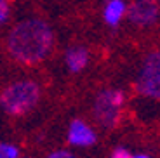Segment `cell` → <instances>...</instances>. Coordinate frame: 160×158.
Returning a JSON list of instances; mask_svg holds the SVG:
<instances>
[{
	"label": "cell",
	"mask_w": 160,
	"mask_h": 158,
	"mask_svg": "<svg viewBox=\"0 0 160 158\" xmlns=\"http://www.w3.org/2000/svg\"><path fill=\"white\" fill-rule=\"evenodd\" d=\"M54 33L42 19H24L11 30L7 51L14 61L26 66L44 61L52 51Z\"/></svg>",
	"instance_id": "obj_1"
},
{
	"label": "cell",
	"mask_w": 160,
	"mask_h": 158,
	"mask_svg": "<svg viewBox=\"0 0 160 158\" xmlns=\"http://www.w3.org/2000/svg\"><path fill=\"white\" fill-rule=\"evenodd\" d=\"M40 89L32 80L14 82L0 92V104L9 115H24L37 104Z\"/></svg>",
	"instance_id": "obj_2"
},
{
	"label": "cell",
	"mask_w": 160,
	"mask_h": 158,
	"mask_svg": "<svg viewBox=\"0 0 160 158\" xmlns=\"http://www.w3.org/2000/svg\"><path fill=\"white\" fill-rule=\"evenodd\" d=\"M124 101H125V96L122 91H117V89L103 91L96 97V103H94V116H96V120L106 129H113L120 120Z\"/></svg>",
	"instance_id": "obj_3"
},
{
	"label": "cell",
	"mask_w": 160,
	"mask_h": 158,
	"mask_svg": "<svg viewBox=\"0 0 160 158\" xmlns=\"http://www.w3.org/2000/svg\"><path fill=\"white\" fill-rule=\"evenodd\" d=\"M136 87L144 97L160 99V52H150L144 57Z\"/></svg>",
	"instance_id": "obj_4"
},
{
	"label": "cell",
	"mask_w": 160,
	"mask_h": 158,
	"mask_svg": "<svg viewBox=\"0 0 160 158\" xmlns=\"http://www.w3.org/2000/svg\"><path fill=\"white\" fill-rule=\"evenodd\" d=\"M131 23L138 26H150L158 19L160 7L155 0H134L125 11Z\"/></svg>",
	"instance_id": "obj_5"
},
{
	"label": "cell",
	"mask_w": 160,
	"mask_h": 158,
	"mask_svg": "<svg viewBox=\"0 0 160 158\" xmlns=\"http://www.w3.org/2000/svg\"><path fill=\"white\" fill-rule=\"evenodd\" d=\"M68 141L73 146H91L96 142V134L82 120H73L68 131Z\"/></svg>",
	"instance_id": "obj_6"
},
{
	"label": "cell",
	"mask_w": 160,
	"mask_h": 158,
	"mask_svg": "<svg viewBox=\"0 0 160 158\" xmlns=\"http://www.w3.org/2000/svg\"><path fill=\"white\" fill-rule=\"evenodd\" d=\"M125 11H127V5H125L124 0H106L103 9L104 23L110 24V26H117L120 19L125 16Z\"/></svg>",
	"instance_id": "obj_7"
},
{
	"label": "cell",
	"mask_w": 160,
	"mask_h": 158,
	"mask_svg": "<svg viewBox=\"0 0 160 158\" xmlns=\"http://www.w3.org/2000/svg\"><path fill=\"white\" fill-rule=\"evenodd\" d=\"M87 61H89V54L84 47H72L66 52V66L73 73L84 70Z\"/></svg>",
	"instance_id": "obj_8"
},
{
	"label": "cell",
	"mask_w": 160,
	"mask_h": 158,
	"mask_svg": "<svg viewBox=\"0 0 160 158\" xmlns=\"http://www.w3.org/2000/svg\"><path fill=\"white\" fill-rule=\"evenodd\" d=\"M19 151L16 146L11 144H0V158H18Z\"/></svg>",
	"instance_id": "obj_9"
},
{
	"label": "cell",
	"mask_w": 160,
	"mask_h": 158,
	"mask_svg": "<svg viewBox=\"0 0 160 158\" xmlns=\"http://www.w3.org/2000/svg\"><path fill=\"white\" fill-rule=\"evenodd\" d=\"M9 12H11V7H9L7 0H0V24H4L9 17Z\"/></svg>",
	"instance_id": "obj_10"
},
{
	"label": "cell",
	"mask_w": 160,
	"mask_h": 158,
	"mask_svg": "<svg viewBox=\"0 0 160 158\" xmlns=\"http://www.w3.org/2000/svg\"><path fill=\"white\" fill-rule=\"evenodd\" d=\"M131 156L132 155L129 153L125 148H117V150L112 153V158H131Z\"/></svg>",
	"instance_id": "obj_11"
},
{
	"label": "cell",
	"mask_w": 160,
	"mask_h": 158,
	"mask_svg": "<svg viewBox=\"0 0 160 158\" xmlns=\"http://www.w3.org/2000/svg\"><path fill=\"white\" fill-rule=\"evenodd\" d=\"M49 158H75V156L72 153H68V151H54Z\"/></svg>",
	"instance_id": "obj_12"
},
{
	"label": "cell",
	"mask_w": 160,
	"mask_h": 158,
	"mask_svg": "<svg viewBox=\"0 0 160 158\" xmlns=\"http://www.w3.org/2000/svg\"><path fill=\"white\" fill-rule=\"evenodd\" d=\"M131 158H150V156H146V155H132Z\"/></svg>",
	"instance_id": "obj_13"
}]
</instances>
